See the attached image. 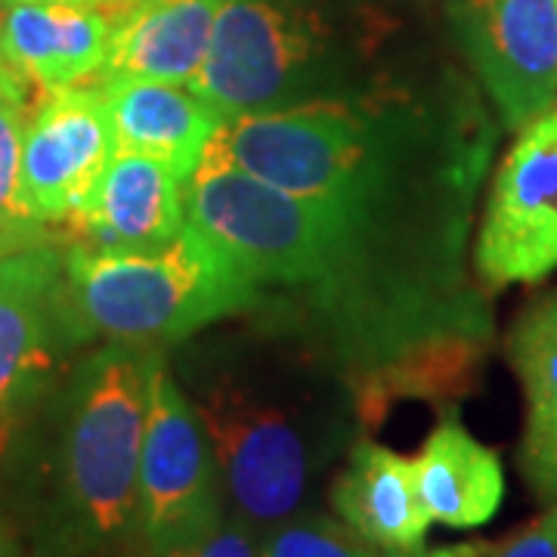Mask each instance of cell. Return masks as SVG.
I'll return each mask as SVG.
<instances>
[{"mask_svg": "<svg viewBox=\"0 0 557 557\" xmlns=\"http://www.w3.org/2000/svg\"><path fill=\"white\" fill-rule=\"evenodd\" d=\"M208 149L310 201L418 310L490 341V307L468 278L474 199L496 149L478 90L409 75L354 100L223 121Z\"/></svg>", "mask_w": 557, "mask_h": 557, "instance_id": "cell-1", "label": "cell"}, {"mask_svg": "<svg viewBox=\"0 0 557 557\" xmlns=\"http://www.w3.org/2000/svg\"><path fill=\"white\" fill-rule=\"evenodd\" d=\"M180 341L171 369L214 449L226 515L260 536L313 511L329 468L366 434L344 366L255 317Z\"/></svg>", "mask_w": 557, "mask_h": 557, "instance_id": "cell-2", "label": "cell"}, {"mask_svg": "<svg viewBox=\"0 0 557 557\" xmlns=\"http://www.w3.org/2000/svg\"><path fill=\"white\" fill-rule=\"evenodd\" d=\"M384 40L387 22L359 0H223L189 87L223 121L354 100L409 78Z\"/></svg>", "mask_w": 557, "mask_h": 557, "instance_id": "cell-3", "label": "cell"}, {"mask_svg": "<svg viewBox=\"0 0 557 557\" xmlns=\"http://www.w3.org/2000/svg\"><path fill=\"white\" fill-rule=\"evenodd\" d=\"M168 347L106 341L62 394L47 548L87 557L124 548L137 527V471L152 375Z\"/></svg>", "mask_w": 557, "mask_h": 557, "instance_id": "cell-4", "label": "cell"}, {"mask_svg": "<svg viewBox=\"0 0 557 557\" xmlns=\"http://www.w3.org/2000/svg\"><path fill=\"white\" fill-rule=\"evenodd\" d=\"M255 288L196 223L159 251L62 248V319L69 341L177 347L211 325L248 313Z\"/></svg>", "mask_w": 557, "mask_h": 557, "instance_id": "cell-5", "label": "cell"}, {"mask_svg": "<svg viewBox=\"0 0 557 557\" xmlns=\"http://www.w3.org/2000/svg\"><path fill=\"white\" fill-rule=\"evenodd\" d=\"M226 520L214 449L199 412L164 357L152 375L137 471L134 545L161 557L214 533Z\"/></svg>", "mask_w": 557, "mask_h": 557, "instance_id": "cell-6", "label": "cell"}, {"mask_svg": "<svg viewBox=\"0 0 557 557\" xmlns=\"http://www.w3.org/2000/svg\"><path fill=\"white\" fill-rule=\"evenodd\" d=\"M557 267V106L523 124L493 174L474 245L486 288L539 282Z\"/></svg>", "mask_w": 557, "mask_h": 557, "instance_id": "cell-7", "label": "cell"}, {"mask_svg": "<svg viewBox=\"0 0 557 557\" xmlns=\"http://www.w3.org/2000/svg\"><path fill=\"white\" fill-rule=\"evenodd\" d=\"M449 20L508 131L557 106V0H449Z\"/></svg>", "mask_w": 557, "mask_h": 557, "instance_id": "cell-8", "label": "cell"}, {"mask_svg": "<svg viewBox=\"0 0 557 557\" xmlns=\"http://www.w3.org/2000/svg\"><path fill=\"white\" fill-rule=\"evenodd\" d=\"M22 137V205L38 226L65 223L94 193L115 156L100 87L40 90Z\"/></svg>", "mask_w": 557, "mask_h": 557, "instance_id": "cell-9", "label": "cell"}, {"mask_svg": "<svg viewBox=\"0 0 557 557\" xmlns=\"http://www.w3.org/2000/svg\"><path fill=\"white\" fill-rule=\"evenodd\" d=\"M69 341L62 319V248L40 239L0 258V446L35 403Z\"/></svg>", "mask_w": 557, "mask_h": 557, "instance_id": "cell-10", "label": "cell"}, {"mask_svg": "<svg viewBox=\"0 0 557 557\" xmlns=\"http://www.w3.org/2000/svg\"><path fill=\"white\" fill-rule=\"evenodd\" d=\"M186 180L159 159L115 149L72 214L75 239L100 251H159L186 230Z\"/></svg>", "mask_w": 557, "mask_h": 557, "instance_id": "cell-11", "label": "cell"}, {"mask_svg": "<svg viewBox=\"0 0 557 557\" xmlns=\"http://www.w3.org/2000/svg\"><path fill=\"white\" fill-rule=\"evenodd\" d=\"M332 511L384 555L424 545L431 515L418 493L416 458L359 437L329 490Z\"/></svg>", "mask_w": 557, "mask_h": 557, "instance_id": "cell-12", "label": "cell"}, {"mask_svg": "<svg viewBox=\"0 0 557 557\" xmlns=\"http://www.w3.org/2000/svg\"><path fill=\"white\" fill-rule=\"evenodd\" d=\"M223 0H124L112 16L100 81L193 84L211 50Z\"/></svg>", "mask_w": 557, "mask_h": 557, "instance_id": "cell-13", "label": "cell"}, {"mask_svg": "<svg viewBox=\"0 0 557 557\" xmlns=\"http://www.w3.org/2000/svg\"><path fill=\"white\" fill-rule=\"evenodd\" d=\"M115 149L171 164L189 183L223 115L186 84L164 81H100Z\"/></svg>", "mask_w": 557, "mask_h": 557, "instance_id": "cell-14", "label": "cell"}, {"mask_svg": "<svg viewBox=\"0 0 557 557\" xmlns=\"http://www.w3.org/2000/svg\"><path fill=\"white\" fill-rule=\"evenodd\" d=\"M0 38L10 60L35 87H75L102 72L112 13L72 3H3Z\"/></svg>", "mask_w": 557, "mask_h": 557, "instance_id": "cell-15", "label": "cell"}, {"mask_svg": "<svg viewBox=\"0 0 557 557\" xmlns=\"http://www.w3.org/2000/svg\"><path fill=\"white\" fill-rule=\"evenodd\" d=\"M418 493L434 523L478 530L496 518L505 496L498 456L483 446L449 406L416 456Z\"/></svg>", "mask_w": 557, "mask_h": 557, "instance_id": "cell-16", "label": "cell"}, {"mask_svg": "<svg viewBox=\"0 0 557 557\" xmlns=\"http://www.w3.org/2000/svg\"><path fill=\"white\" fill-rule=\"evenodd\" d=\"M508 357L527 399L520 471L539 502L552 508L557 505V292L520 313L508 335Z\"/></svg>", "mask_w": 557, "mask_h": 557, "instance_id": "cell-17", "label": "cell"}, {"mask_svg": "<svg viewBox=\"0 0 557 557\" xmlns=\"http://www.w3.org/2000/svg\"><path fill=\"white\" fill-rule=\"evenodd\" d=\"M28 121V102H0V258L40 242L38 223L22 205V137Z\"/></svg>", "mask_w": 557, "mask_h": 557, "instance_id": "cell-18", "label": "cell"}, {"mask_svg": "<svg viewBox=\"0 0 557 557\" xmlns=\"http://www.w3.org/2000/svg\"><path fill=\"white\" fill-rule=\"evenodd\" d=\"M258 557H387L335 515L304 511L260 536Z\"/></svg>", "mask_w": 557, "mask_h": 557, "instance_id": "cell-19", "label": "cell"}, {"mask_svg": "<svg viewBox=\"0 0 557 557\" xmlns=\"http://www.w3.org/2000/svg\"><path fill=\"white\" fill-rule=\"evenodd\" d=\"M260 533L248 527L245 520L226 515L214 533H208L193 545H183L177 552H168L161 557H258Z\"/></svg>", "mask_w": 557, "mask_h": 557, "instance_id": "cell-20", "label": "cell"}, {"mask_svg": "<svg viewBox=\"0 0 557 557\" xmlns=\"http://www.w3.org/2000/svg\"><path fill=\"white\" fill-rule=\"evenodd\" d=\"M480 557H557V505H552L548 515L533 527L520 530L518 536L486 545Z\"/></svg>", "mask_w": 557, "mask_h": 557, "instance_id": "cell-21", "label": "cell"}, {"mask_svg": "<svg viewBox=\"0 0 557 557\" xmlns=\"http://www.w3.org/2000/svg\"><path fill=\"white\" fill-rule=\"evenodd\" d=\"M28 90H32V81L22 75L16 69V62L10 60L3 38H0V102L3 100H25L28 102Z\"/></svg>", "mask_w": 557, "mask_h": 557, "instance_id": "cell-22", "label": "cell"}, {"mask_svg": "<svg viewBox=\"0 0 557 557\" xmlns=\"http://www.w3.org/2000/svg\"><path fill=\"white\" fill-rule=\"evenodd\" d=\"M490 542H458V545H437V548H424L418 545L412 552H397L387 557H480L486 552Z\"/></svg>", "mask_w": 557, "mask_h": 557, "instance_id": "cell-23", "label": "cell"}, {"mask_svg": "<svg viewBox=\"0 0 557 557\" xmlns=\"http://www.w3.org/2000/svg\"><path fill=\"white\" fill-rule=\"evenodd\" d=\"M3 3H72V7H102L106 0H3Z\"/></svg>", "mask_w": 557, "mask_h": 557, "instance_id": "cell-24", "label": "cell"}, {"mask_svg": "<svg viewBox=\"0 0 557 557\" xmlns=\"http://www.w3.org/2000/svg\"><path fill=\"white\" fill-rule=\"evenodd\" d=\"M0 557H20L16 555V545H13V539L7 536L3 530H0Z\"/></svg>", "mask_w": 557, "mask_h": 557, "instance_id": "cell-25", "label": "cell"}, {"mask_svg": "<svg viewBox=\"0 0 557 557\" xmlns=\"http://www.w3.org/2000/svg\"><path fill=\"white\" fill-rule=\"evenodd\" d=\"M3 453H7V449H3V446H0V456H3Z\"/></svg>", "mask_w": 557, "mask_h": 557, "instance_id": "cell-26", "label": "cell"}, {"mask_svg": "<svg viewBox=\"0 0 557 557\" xmlns=\"http://www.w3.org/2000/svg\"><path fill=\"white\" fill-rule=\"evenodd\" d=\"M0 3H3V0H0Z\"/></svg>", "mask_w": 557, "mask_h": 557, "instance_id": "cell-27", "label": "cell"}]
</instances>
